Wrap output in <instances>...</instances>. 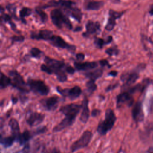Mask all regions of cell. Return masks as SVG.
Wrapping results in <instances>:
<instances>
[{
	"label": "cell",
	"instance_id": "cell-1",
	"mask_svg": "<svg viewBox=\"0 0 153 153\" xmlns=\"http://www.w3.org/2000/svg\"><path fill=\"white\" fill-rule=\"evenodd\" d=\"M81 109H82V106L76 103H71L62 106L60 111L65 115V117L59 124L54 127L53 131H60L72 125Z\"/></svg>",
	"mask_w": 153,
	"mask_h": 153
},
{
	"label": "cell",
	"instance_id": "cell-2",
	"mask_svg": "<svg viewBox=\"0 0 153 153\" xmlns=\"http://www.w3.org/2000/svg\"><path fill=\"white\" fill-rule=\"evenodd\" d=\"M116 116L114 111L108 109L105 112V118L103 121H101L97 127V131L100 135L106 134L113 127L116 121Z\"/></svg>",
	"mask_w": 153,
	"mask_h": 153
},
{
	"label": "cell",
	"instance_id": "cell-3",
	"mask_svg": "<svg viewBox=\"0 0 153 153\" xmlns=\"http://www.w3.org/2000/svg\"><path fill=\"white\" fill-rule=\"evenodd\" d=\"M51 18L53 23L59 28L62 27L63 25H65L66 27L69 29H72V25L69 20L63 13L59 9H54L51 12Z\"/></svg>",
	"mask_w": 153,
	"mask_h": 153
},
{
	"label": "cell",
	"instance_id": "cell-4",
	"mask_svg": "<svg viewBox=\"0 0 153 153\" xmlns=\"http://www.w3.org/2000/svg\"><path fill=\"white\" fill-rule=\"evenodd\" d=\"M92 137L93 133L91 131L88 130L84 131L79 139L73 143L71 147V151L74 152L79 149L86 147L90 143Z\"/></svg>",
	"mask_w": 153,
	"mask_h": 153
},
{
	"label": "cell",
	"instance_id": "cell-5",
	"mask_svg": "<svg viewBox=\"0 0 153 153\" xmlns=\"http://www.w3.org/2000/svg\"><path fill=\"white\" fill-rule=\"evenodd\" d=\"M9 75L11 76V84L14 87L23 92H27L28 90L26 87V84L25 82L23 77L16 71H11L9 72Z\"/></svg>",
	"mask_w": 153,
	"mask_h": 153
},
{
	"label": "cell",
	"instance_id": "cell-6",
	"mask_svg": "<svg viewBox=\"0 0 153 153\" xmlns=\"http://www.w3.org/2000/svg\"><path fill=\"white\" fill-rule=\"evenodd\" d=\"M28 85L33 91L41 95H47L49 92V88L41 80L29 79Z\"/></svg>",
	"mask_w": 153,
	"mask_h": 153
},
{
	"label": "cell",
	"instance_id": "cell-7",
	"mask_svg": "<svg viewBox=\"0 0 153 153\" xmlns=\"http://www.w3.org/2000/svg\"><path fill=\"white\" fill-rule=\"evenodd\" d=\"M44 117V114L41 113L28 111L26 115V121L30 126H34L41 123Z\"/></svg>",
	"mask_w": 153,
	"mask_h": 153
},
{
	"label": "cell",
	"instance_id": "cell-8",
	"mask_svg": "<svg viewBox=\"0 0 153 153\" xmlns=\"http://www.w3.org/2000/svg\"><path fill=\"white\" fill-rule=\"evenodd\" d=\"M58 91L65 96L69 97L71 99H75L79 96L81 93V89L79 86H75L70 89H61L57 88Z\"/></svg>",
	"mask_w": 153,
	"mask_h": 153
},
{
	"label": "cell",
	"instance_id": "cell-9",
	"mask_svg": "<svg viewBox=\"0 0 153 153\" xmlns=\"http://www.w3.org/2000/svg\"><path fill=\"white\" fill-rule=\"evenodd\" d=\"M133 102V99L129 92H123L117 97V103L118 107H121L123 105L130 106Z\"/></svg>",
	"mask_w": 153,
	"mask_h": 153
},
{
	"label": "cell",
	"instance_id": "cell-10",
	"mask_svg": "<svg viewBox=\"0 0 153 153\" xmlns=\"http://www.w3.org/2000/svg\"><path fill=\"white\" fill-rule=\"evenodd\" d=\"M132 117L136 122L142 121L144 118V114L142 109V103L137 102L134 105L132 109Z\"/></svg>",
	"mask_w": 153,
	"mask_h": 153
},
{
	"label": "cell",
	"instance_id": "cell-11",
	"mask_svg": "<svg viewBox=\"0 0 153 153\" xmlns=\"http://www.w3.org/2000/svg\"><path fill=\"white\" fill-rule=\"evenodd\" d=\"M51 43L57 47L63 48H68L70 50L74 51L75 49V47L73 45H71L66 43L63 39H62L60 36L57 35H53L52 38L50 39Z\"/></svg>",
	"mask_w": 153,
	"mask_h": 153
},
{
	"label": "cell",
	"instance_id": "cell-12",
	"mask_svg": "<svg viewBox=\"0 0 153 153\" xmlns=\"http://www.w3.org/2000/svg\"><path fill=\"white\" fill-rule=\"evenodd\" d=\"M45 62L53 70V72L56 74L60 71H62L61 69L64 66L65 64L63 62L59 61L54 59H51L48 57H45L44 59Z\"/></svg>",
	"mask_w": 153,
	"mask_h": 153
},
{
	"label": "cell",
	"instance_id": "cell-13",
	"mask_svg": "<svg viewBox=\"0 0 153 153\" xmlns=\"http://www.w3.org/2000/svg\"><path fill=\"white\" fill-rule=\"evenodd\" d=\"M123 14V13L114 11L112 10H109V18L106 26V29L108 30H112L115 25V20L120 18Z\"/></svg>",
	"mask_w": 153,
	"mask_h": 153
},
{
	"label": "cell",
	"instance_id": "cell-14",
	"mask_svg": "<svg viewBox=\"0 0 153 153\" xmlns=\"http://www.w3.org/2000/svg\"><path fill=\"white\" fill-rule=\"evenodd\" d=\"M82 112L80 116V120L83 123H86L90 116V111L88 108V101L86 97H84L82 102Z\"/></svg>",
	"mask_w": 153,
	"mask_h": 153
},
{
	"label": "cell",
	"instance_id": "cell-15",
	"mask_svg": "<svg viewBox=\"0 0 153 153\" xmlns=\"http://www.w3.org/2000/svg\"><path fill=\"white\" fill-rule=\"evenodd\" d=\"M75 3L69 0H59L57 1H53L48 2V5L46 7H56V6H61L67 8L72 9L74 7Z\"/></svg>",
	"mask_w": 153,
	"mask_h": 153
},
{
	"label": "cell",
	"instance_id": "cell-16",
	"mask_svg": "<svg viewBox=\"0 0 153 153\" xmlns=\"http://www.w3.org/2000/svg\"><path fill=\"white\" fill-rule=\"evenodd\" d=\"M59 102V99L57 97L54 96V97H50L48 99H46L45 100H44L42 101V105L46 108V109L48 111L53 110L54 109Z\"/></svg>",
	"mask_w": 153,
	"mask_h": 153
},
{
	"label": "cell",
	"instance_id": "cell-17",
	"mask_svg": "<svg viewBox=\"0 0 153 153\" xmlns=\"http://www.w3.org/2000/svg\"><path fill=\"white\" fill-rule=\"evenodd\" d=\"M53 36V33L50 30H42L38 34H32L31 37L36 39H44V40H50Z\"/></svg>",
	"mask_w": 153,
	"mask_h": 153
},
{
	"label": "cell",
	"instance_id": "cell-18",
	"mask_svg": "<svg viewBox=\"0 0 153 153\" xmlns=\"http://www.w3.org/2000/svg\"><path fill=\"white\" fill-rule=\"evenodd\" d=\"M100 29V24L99 22H93L92 21H88L86 24L87 31L83 35L88 36L90 34L97 32Z\"/></svg>",
	"mask_w": 153,
	"mask_h": 153
},
{
	"label": "cell",
	"instance_id": "cell-19",
	"mask_svg": "<svg viewBox=\"0 0 153 153\" xmlns=\"http://www.w3.org/2000/svg\"><path fill=\"white\" fill-rule=\"evenodd\" d=\"M75 68L78 70H88L91 69L97 66V63L94 62H87L81 63H74Z\"/></svg>",
	"mask_w": 153,
	"mask_h": 153
},
{
	"label": "cell",
	"instance_id": "cell-20",
	"mask_svg": "<svg viewBox=\"0 0 153 153\" xmlns=\"http://www.w3.org/2000/svg\"><path fill=\"white\" fill-rule=\"evenodd\" d=\"M9 126L11 129V131L13 133L12 135H13L16 137V139L17 141V139L18 138L20 134L18 121L14 118H11L9 121Z\"/></svg>",
	"mask_w": 153,
	"mask_h": 153
},
{
	"label": "cell",
	"instance_id": "cell-21",
	"mask_svg": "<svg viewBox=\"0 0 153 153\" xmlns=\"http://www.w3.org/2000/svg\"><path fill=\"white\" fill-rule=\"evenodd\" d=\"M33 133L27 130L25 131L22 133L20 134L18 138L17 139V142H18L21 145L26 144L27 142L32 137Z\"/></svg>",
	"mask_w": 153,
	"mask_h": 153
},
{
	"label": "cell",
	"instance_id": "cell-22",
	"mask_svg": "<svg viewBox=\"0 0 153 153\" xmlns=\"http://www.w3.org/2000/svg\"><path fill=\"white\" fill-rule=\"evenodd\" d=\"M104 2L103 1H92L87 4L85 8L88 10H97L102 8Z\"/></svg>",
	"mask_w": 153,
	"mask_h": 153
},
{
	"label": "cell",
	"instance_id": "cell-23",
	"mask_svg": "<svg viewBox=\"0 0 153 153\" xmlns=\"http://www.w3.org/2000/svg\"><path fill=\"white\" fill-rule=\"evenodd\" d=\"M14 141H16V139L13 135L7 136V137H1V143L5 148H8L11 146Z\"/></svg>",
	"mask_w": 153,
	"mask_h": 153
},
{
	"label": "cell",
	"instance_id": "cell-24",
	"mask_svg": "<svg viewBox=\"0 0 153 153\" xmlns=\"http://www.w3.org/2000/svg\"><path fill=\"white\" fill-rule=\"evenodd\" d=\"M103 73V71L101 69H97L96 70H94L93 71L88 72L85 74V76L90 79V80L91 81H95L96 79L99 78L100 76H102Z\"/></svg>",
	"mask_w": 153,
	"mask_h": 153
},
{
	"label": "cell",
	"instance_id": "cell-25",
	"mask_svg": "<svg viewBox=\"0 0 153 153\" xmlns=\"http://www.w3.org/2000/svg\"><path fill=\"white\" fill-rule=\"evenodd\" d=\"M11 82V78L6 76L3 73H1V88H4L10 85Z\"/></svg>",
	"mask_w": 153,
	"mask_h": 153
},
{
	"label": "cell",
	"instance_id": "cell-26",
	"mask_svg": "<svg viewBox=\"0 0 153 153\" xmlns=\"http://www.w3.org/2000/svg\"><path fill=\"white\" fill-rule=\"evenodd\" d=\"M139 76L136 73H133L130 74L127 78H126V84L125 85L126 86H129L131 84H133L138 78Z\"/></svg>",
	"mask_w": 153,
	"mask_h": 153
},
{
	"label": "cell",
	"instance_id": "cell-27",
	"mask_svg": "<svg viewBox=\"0 0 153 153\" xmlns=\"http://www.w3.org/2000/svg\"><path fill=\"white\" fill-rule=\"evenodd\" d=\"M70 10L71 11V16L79 22L82 19V14L80 11V10L75 7Z\"/></svg>",
	"mask_w": 153,
	"mask_h": 153
},
{
	"label": "cell",
	"instance_id": "cell-28",
	"mask_svg": "<svg viewBox=\"0 0 153 153\" xmlns=\"http://www.w3.org/2000/svg\"><path fill=\"white\" fill-rule=\"evenodd\" d=\"M86 87H87V90L90 93H92L93 92H94L96 90V88H97V86L94 83V81H91V80H90L88 81L87 84H86Z\"/></svg>",
	"mask_w": 153,
	"mask_h": 153
},
{
	"label": "cell",
	"instance_id": "cell-29",
	"mask_svg": "<svg viewBox=\"0 0 153 153\" xmlns=\"http://www.w3.org/2000/svg\"><path fill=\"white\" fill-rule=\"evenodd\" d=\"M31 12L32 11L30 8L27 7H24L20 11V16L21 18H24L26 16H29L31 14Z\"/></svg>",
	"mask_w": 153,
	"mask_h": 153
},
{
	"label": "cell",
	"instance_id": "cell-30",
	"mask_svg": "<svg viewBox=\"0 0 153 153\" xmlns=\"http://www.w3.org/2000/svg\"><path fill=\"white\" fill-rule=\"evenodd\" d=\"M36 11L38 14V15L40 16L41 19L42 21V22H45L47 20V19H48L47 15L43 10H42L39 8H36Z\"/></svg>",
	"mask_w": 153,
	"mask_h": 153
},
{
	"label": "cell",
	"instance_id": "cell-31",
	"mask_svg": "<svg viewBox=\"0 0 153 153\" xmlns=\"http://www.w3.org/2000/svg\"><path fill=\"white\" fill-rule=\"evenodd\" d=\"M57 76V79L60 82H65L67 80V76L65 74L63 71H60L56 74Z\"/></svg>",
	"mask_w": 153,
	"mask_h": 153
},
{
	"label": "cell",
	"instance_id": "cell-32",
	"mask_svg": "<svg viewBox=\"0 0 153 153\" xmlns=\"http://www.w3.org/2000/svg\"><path fill=\"white\" fill-rule=\"evenodd\" d=\"M41 53V50L39 49H38V48H36V47L32 48L30 50V54H31L32 56L33 57H39Z\"/></svg>",
	"mask_w": 153,
	"mask_h": 153
},
{
	"label": "cell",
	"instance_id": "cell-33",
	"mask_svg": "<svg viewBox=\"0 0 153 153\" xmlns=\"http://www.w3.org/2000/svg\"><path fill=\"white\" fill-rule=\"evenodd\" d=\"M41 70L42 71H44V72H46V73H47L48 74H52L53 72V70L51 69V68L50 66H48V65H44V64L41 65Z\"/></svg>",
	"mask_w": 153,
	"mask_h": 153
},
{
	"label": "cell",
	"instance_id": "cell-34",
	"mask_svg": "<svg viewBox=\"0 0 153 153\" xmlns=\"http://www.w3.org/2000/svg\"><path fill=\"white\" fill-rule=\"evenodd\" d=\"M105 43V42L104 41V40L103 39L99 38H97L94 39V44L96 45V47H97L98 48H100L102 47L103 45Z\"/></svg>",
	"mask_w": 153,
	"mask_h": 153
},
{
	"label": "cell",
	"instance_id": "cell-35",
	"mask_svg": "<svg viewBox=\"0 0 153 153\" xmlns=\"http://www.w3.org/2000/svg\"><path fill=\"white\" fill-rule=\"evenodd\" d=\"M106 53L109 56L117 55L118 53V50L115 48H109L106 50Z\"/></svg>",
	"mask_w": 153,
	"mask_h": 153
},
{
	"label": "cell",
	"instance_id": "cell-36",
	"mask_svg": "<svg viewBox=\"0 0 153 153\" xmlns=\"http://www.w3.org/2000/svg\"><path fill=\"white\" fill-rule=\"evenodd\" d=\"M25 38L22 36H13L11 38V39L14 42H22L24 40Z\"/></svg>",
	"mask_w": 153,
	"mask_h": 153
},
{
	"label": "cell",
	"instance_id": "cell-37",
	"mask_svg": "<svg viewBox=\"0 0 153 153\" xmlns=\"http://www.w3.org/2000/svg\"><path fill=\"white\" fill-rule=\"evenodd\" d=\"M29 145L26 143L25 144L23 149L20 151V153H29Z\"/></svg>",
	"mask_w": 153,
	"mask_h": 153
},
{
	"label": "cell",
	"instance_id": "cell-38",
	"mask_svg": "<svg viewBox=\"0 0 153 153\" xmlns=\"http://www.w3.org/2000/svg\"><path fill=\"white\" fill-rule=\"evenodd\" d=\"M66 71L69 74H72L75 72V69L74 68H72V66H68L66 68Z\"/></svg>",
	"mask_w": 153,
	"mask_h": 153
},
{
	"label": "cell",
	"instance_id": "cell-39",
	"mask_svg": "<svg viewBox=\"0 0 153 153\" xmlns=\"http://www.w3.org/2000/svg\"><path fill=\"white\" fill-rule=\"evenodd\" d=\"M2 19H3L4 20V21L5 22H11V17L7 14H4L2 16Z\"/></svg>",
	"mask_w": 153,
	"mask_h": 153
},
{
	"label": "cell",
	"instance_id": "cell-40",
	"mask_svg": "<svg viewBox=\"0 0 153 153\" xmlns=\"http://www.w3.org/2000/svg\"><path fill=\"white\" fill-rule=\"evenodd\" d=\"M100 114V111L99 109H93L91 112V115L93 117H96Z\"/></svg>",
	"mask_w": 153,
	"mask_h": 153
},
{
	"label": "cell",
	"instance_id": "cell-41",
	"mask_svg": "<svg viewBox=\"0 0 153 153\" xmlns=\"http://www.w3.org/2000/svg\"><path fill=\"white\" fill-rule=\"evenodd\" d=\"M76 57L78 60H82L84 59V54L83 53H78L76 55Z\"/></svg>",
	"mask_w": 153,
	"mask_h": 153
},
{
	"label": "cell",
	"instance_id": "cell-42",
	"mask_svg": "<svg viewBox=\"0 0 153 153\" xmlns=\"http://www.w3.org/2000/svg\"><path fill=\"white\" fill-rule=\"evenodd\" d=\"M99 63L101 65V66H109V63L106 60H102L99 62Z\"/></svg>",
	"mask_w": 153,
	"mask_h": 153
},
{
	"label": "cell",
	"instance_id": "cell-43",
	"mask_svg": "<svg viewBox=\"0 0 153 153\" xmlns=\"http://www.w3.org/2000/svg\"><path fill=\"white\" fill-rule=\"evenodd\" d=\"M117 74V72L115 71H112L109 73V75H112V76H116Z\"/></svg>",
	"mask_w": 153,
	"mask_h": 153
},
{
	"label": "cell",
	"instance_id": "cell-44",
	"mask_svg": "<svg viewBox=\"0 0 153 153\" xmlns=\"http://www.w3.org/2000/svg\"><path fill=\"white\" fill-rule=\"evenodd\" d=\"M112 36H108L107 41H105V44H108V43H109V42H111V41H112Z\"/></svg>",
	"mask_w": 153,
	"mask_h": 153
},
{
	"label": "cell",
	"instance_id": "cell-45",
	"mask_svg": "<svg viewBox=\"0 0 153 153\" xmlns=\"http://www.w3.org/2000/svg\"><path fill=\"white\" fill-rule=\"evenodd\" d=\"M51 153H61L60 151H59L58 150L54 149V150H53V151L51 152Z\"/></svg>",
	"mask_w": 153,
	"mask_h": 153
},
{
	"label": "cell",
	"instance_id": "cell-46",
	"mask_svg": "<svg viewBox=\"0 0 153 153\" xmlns=\"http://www.w3.org/2000/svg\"><path fill=\"white\" fill-rule=\"evenodd\" d=\"M13 103H16L17 102V98H16V97L13 98Z\"/></svg>",
	"mask_w": 153,
	"mask_h": 153
},
{
	"label": "cell",
	"instance_id": "cell-47",
	"mask_svg": "<svg viewBox=\"0 0 153 153\" xmlns=\"http://www.w3.org/2000/svg\"><path fill=\"white\" fill-rule=\"evenodd\" d=\"M149 13L151 15H153V7L151 8V9L149 11Z\"/></svg>",
	"mask_w": 153,
	"mask_h": 153
},
{
	"label": "cell",
	"instance_id": "cell-48",
	"mask_svg": "<svg viewBox=\"0 0 153 153\" xmlns=\"http://www.w3.org/2000/svg\"><path fill=\"white\" fill-rule=\"evenodd\" d=\"M81 29H82V27H78V28H76V29H75V31H79V30H80Z\"/></svg>",
	"mask_w": 153,
	"mask_h": 153
}]
</instances>
